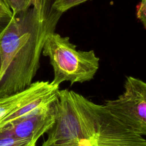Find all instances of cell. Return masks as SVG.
<instances>
[{
  "label": "cell",
  "mask_w": 146,
  "mask_h": 146,
  "mask_svg": "<svg viewBox=\"0 0 146 146\" xmlns=\"http://www.w3.org/2000/svg\"><path fill=\"white\" fill-rule=\"evenodd\" d=\"M48 81H36L25 90L17 94L0 98V119L21 106L39 92Z\"/></svg>",
  "instance_id": "obj_6"
},
{
  "label": "cell",
  "mask_w": 146,
  "mask_h": 146,
  "mask_svg": "<svg viewBox=\"0 0 146 146\" xmlns=\"http://www.w3.org/2000/svg\"><path fill=\"white\" fill-rule=\"evenodd\" d=\"M46 133L40 146H146L105 106L67 89L59 90L55 121Z\"/></svg>",
  "instance_id": "obj_2"
},
{
  "label": "cell",
  "mask_w": 146,
  "mask_h": 146,
  "mask_svg": "<svg viewBox=\"0 0 146 146\" xmlns=\"http://www.w3.org/2000/svg\"><path fill=\"white\" fill-rule=\"evenodd\" d=\"M36 143L29 139L17 138L0 130V146H35Z\"/></svg>",
  "instance_id": "obj_7"
},
{
  "label": "cell",
  "mask_w": 146,
  "mask_h": 146,
  "mask_svg": "<svg viewBox=\"0 0 146 146\" xmlns=\"http://www.w3.org/2000/svg\"><path fill=\"white\" fill-rule=\"evenodd\" d=\"M55 0H35L13 15L0 36V98L21 92L33 83L47 35L55 31L62 13Z\"/></svg>",
  "instance_id": "obj_1"
},
{
  "label": "cell",
  "mask_w": 146,
  "mask_h": 146,
  "mask_svg": "<svg viewBox=\"0 0 146 146\" xmlns=\"http://www.w3.org/2000/svg\"><path fill=\"white\" fill-rule=\"evenodd\" d=\"M88 0H55L52 4L53 8L63 14L71 8Z\"/></svg>",
  "instance_id": "obj_9"
},
{
  "label": "cell",
  "mask_w": 146,
  "mask_h": 146,
  "mask_svg": "<svg viewBox=\"0 0 146 146\" xmlns=\"http://www.w3.org/2000/svg\"><path fill=\"white\" fill-rule=\"evenodd\" d=\"M137 18L143 23L144 28L146 25V0H141L140 5L138 6L137 11Z\"/></svg>",
  "instance_id": "obj_11"
},
{
  "label": "cell",
  "mask_w": 146,
  "mask_h": 146,
  "mask_svg": "<svg viewBox=\"0 0 146 146\" xmlns=\"http://www.w3.org/2000/svg\"><path fill=\"white\" fill-rule=\"evenodd\" d=\"M5 4H6L8 6V2H7V0H2Z\"/></svg>",
  "instance_id": "obj_12"
},
{
  "label": "cell",
  "mask_w": 146,
  "mask_h": 146,
  "mask_svg": "<svg viewBox=\"0 0 146 146\" xmlns=\"http://www.w3.org/2000/svg\"><path fill=\"white\" fill-rule=\"evenodd\" d=\"M76 48L68 36L63 37L55 31L47 35L42 54L49 58L52 67V85L59 87L66 81L72 85L93 79L99 67V58L93 50H76Z\"/></svg>",
  "instance_id": "obj_3"
},
{
  "label": "cell",
  "mask_w": 146,
  "mask_h": 146,
  "mask_svg": "<svg viewBox=\"0 0 146 146\" xmlns=\"http://www.w3.org/2000/svg\"><path fill=\"white\" fill-rule=\"evenodd\" d=\"M35 0H7L8 6L13 15L26 10L34 3Z\"/></svg>",
  "instance_id": "obj_10"
},
{
  "label": "cell",
  "mask_w": 146,
  "mask_h": 146,
  "mask_svg": "<svg viewBox=\"0 0 146 146\" xmlns=\"http://www.w3.org/2000/svg\"><path fill=\"white\" fill-rule=\"evenodd\" d=\"M58 99L17 121L5 125L0 128V130L17 138L29 139L36 143L38 140L48 131L55 121Z\"/></svg>",
  "instance_id": "obj_5"
},
{
  "label": "cell",
  "mask_w": 146,
  "mask_h": 146,
  "mask_svg": "<svg viewBox=\"0 0 146 146\" xmlns=\"http://www.w3.org/2000/svg\"><path fill=\"white\" fill-rule=\"evenodd\" d=\"M13 16L10 8L0 0V36Z\"/></svg>",
  "instance_id": "obj_8"
},
{
  "label": "cell",
  "mask_w": 146,
  "mask_h": 146,
  "mask_svg": "<svg viewBox=\"0 0 146 146\" xmlns=\"http://www.w3.org/2000/svg\"><path fill=\"white\" fill-rule=\"evenodd\" d=\"M124 91L114 100H107L104 106L134 132L146 135V84L143 80L127 76Z\"/></svg>",
  "instance_id": "obj_4"
},
{
  "label": "cell",
  "mask_w": 146,
  "mask_h": 146,
  "mask_svg": "<svg viewBox=\"0 0 146 146\" xmlns=\"http://www.w3.org/2000/svg\"><path fill=\"white\" fill-rule=\"evenodd\" d=\"M1 57H0V70H1Z\"/></svg>",
  "instance_id": "obj_13"
}]
</instances>
